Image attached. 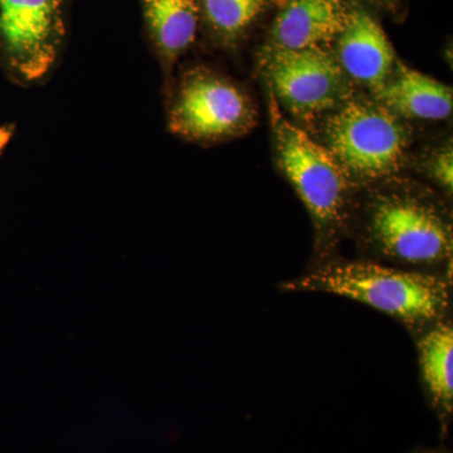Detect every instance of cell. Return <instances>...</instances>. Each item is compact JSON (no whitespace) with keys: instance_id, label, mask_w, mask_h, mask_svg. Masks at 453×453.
Listing matches in <instances>:
<instances>
[{"instance_id":"8fae6325","label":"cell","mask_w":453,"mask_h":453,"mask_svg":"<svg viewBox=\"0 0 453 453\" xmlns=\"http://www.w3.org/2000/svg\"><path fill=\"white\" fill-rule=\"evenodd\" d=\"M419 372L429 404L443 431L453 413V325L449 318L416 336Z\"/></svg>"},{"instance_id":"5bb4252c","label":"cell","mask_w":453,"mask_h":453,"mask_svg":"<svg viewBox=\"0 0 453 453\" xmlns=\"http://www.w3.org/2000/svg\"><path fill=\"white\" fill-rule=\"evenodd\" d=\"M453 151L452 146L443 145L429 157L427 163L428 177L447 195L453 189Z\"/></svg>"},{"instance_id":"9c48e42d","label":"cell","mask_w":453,"mask_h":453,"mask_svg":"<svg viewBox=\"0 0 453 453\" xmlns=\"http://www.w3.org/2000/svg\"><path fill=\"white\" fill-rule=\"evenodd\" d=\"M348 12L344 0H283L265 50L327 49L344 28Z\"/></svg>"},{"instance_id":"2e32d148","label":"cell","mask_w":453,"mask_h":453,"mask_svg":"<svg viewBox=\"0 0 453 453\" xmlns=\"http://www.w3.org/2000/svg\"><path fill=\"white\" fill-rule=\"evenodd\" d=\"M363 2L371 3V4L378 5V7L389 9V11H393L398 5V0H363Z\"/></svg>"},{"instance_id":"7c38bea8","label":"cell","mask_w":453,"mask_h":453,"mask_svg":"<svg viewBox=\"0 0 453 453\" xmlns=\"http://www.w3.org/2000/svg\"><path fill=\"white\" fill-rule=\"evenodd\" d=\"M146 31L166 71L195 44L201 13L196 0H140Z\"/></svg>"},{"instance_id":"e0dca14e","label":"cell","mask_w":453,"mask_h":453,"mask_svg":"<svg viewBox=\"0 0 453 453\" xmlns=\"http://www.w3.org/2000/svg\"><path fill=\"white\" fill-rule=\"evenodd\" d=\"M428 453H443V452H428Z\"/></svg>"},{"instance_id":"5b68a950","label":"cell","mask_w":453,"mask_h":453,"mask_svg":"<svg viewBox=\"0 0 453 453\" xmlns=\"http://www.w3.org/2000/svg\"><path fill=\"white\" fill-rule=\"evenodd\" d=\"M261 67L273 98L303 124L329 116L354 94L350 80L327 49H264Z\"/></svg>"},{"instance_id":"6da1fadb","label":"cell","mask_w":453,"mask_h":453,"mask_svg":"<svg viewBox=\"0 0 453 453\" xmlns=\"http://www.w3.org/2000/svg\"><path fill=\"white\" fill-rule=\"evenodd\" d=\"M354 231L366 259L451 279V213L434 193L408 183L372 184L354 202Z\"/></svg>"},{"instance_id":"277c9868","label":"cell","mask_w":453,"mask_h":453,"mask_svg":"<svg viewBox=\"0 0 453 453\" xmlns=\"http://www.w3.org/2000/svg\"><path fill=\"white\" fill-rule=\"evenodd\" d=\"M323 140L353 186H372L403 168L412 131L375 98L353 94L326 116Z\"/></svg>"},{"instance_id":"52a82bcc","label":"cell","mask_w":453,"mask_h":453,"mask_svg":"<svg viewBox=\"0 0 453 453\" xmlns=\"http://www.w3.org/2000/svg\"><path fill=\"white\" fill-rule=\"evenodd\" d=\"M65 0H0V68L28 85L55 65L65 35Z\"/></svg>"},{"instance_id":"8992f818","label":"cell","mask_w":453,"mask_h":453,"mask_svg":"<svg viewBox=\"0 0 453 453\" xmlns=\"http://www.w3.org/2000/svg\"><path fill=\"white\" fill-rule=\"evenodd\" d=\"M256 119L249 95L208 68H193L184 74L168 113L173 133L202 142L243 135L255 127Z\"/></svg>"},{"instance_id":"7a4b0ae2","label":"cell","mask_w":453,"mask_h":453,"mask_svg":"<svg viewBox=\"0 0 453 453\" xmlns=\"http://www.w3.org/2000/svg\"><path fill=\"white\" fill-rule=\"evenodd\" d=\"M286 292H324L365 303L403 325L414 338L449 318L452 280L372 259H334L281 283Z\"/></svg>"},{"instance_id":"9a60e30c","label":"cell","mask_w":453,"mask_h":453,"mask_svg":"<svg viewBox=\"0 0 453 453\" xmlns=\"http://www.w3.org/2000/svg\"><path fill=\"white\" fill-rule=\"evenodd\" d=\"M14 125H0V157L4 153L5 148H7L9 142L14 135Z\"/></svg>"},{"instance_id":"ba28073f","label":"cell","mask_w":453,"mask_h":453,"mask_svg":"<svg viewBox=\"0 0 453 453\" xmlns=\"http://www.w3.org/2000/svg\"><path fill=\"white\" fill-rule=\"evenodd\" d=\"M334 44V56L348 79L372 94L386 83L398 62L380 23L359 4L349 7L347 22Z\"/></svg>"},{"instance_id":"3957f363","label":"cell","mask_w":453,"mask_h":453,"mask_svg":"<svg viewBox=\"0 0 453 453\" xmlns=\"http://www.w3.org/2000/svg\"><path fill=\"white\" fill-rule=\"evenodd\" d=\"M271 124L277 163L308 210L315 229L312 267L336 259V251L348 234L353 213V183L321 142L280 111L271 101Z\"/></svg>"},{"instance_id":"4fadbf2b","label":"cell","mask_w":453,"mask_h":453,"mask_svg":"<svg viewBox=\"0 0 453 453\" xmlns=\"http://www.w3.org/2000/svg\"><path fill=\"white\" fill-rule=\"evenodd\" d=\"M277 2L283 0H196L201 26L222 47L235 46Z\"/></svg>"},{"instance_id":"30bf717a","label":"cell","mask_w":453,"mask_h":453,"mask_svg":"<svg viewBox=\"0 0 453 453\" xmlns=\"http://www.w3.org/2000/svg\"><path fill=\"white\" fill-rule=\"evenodd\" d=\"M374 98L402 120L442 121L453 109L449 86L399 61Z\"/></svg>"}]
</instances>
